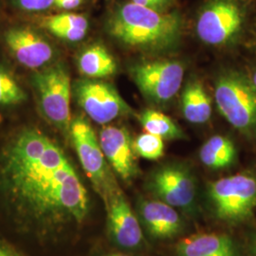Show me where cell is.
Instances as JSON below:
<instances>
[{"instance_id":"obj_5","label":"cell","mask_w":256,"mask_h":256,"mask_svg":"<svg viewBox=\"0 0 256 256\" xmlns=\"http://www.w3.org/2000/svg\"><path fill=\"white\" fill-rule=\"evenodd\" d=\"M209 196L220 220L236 223L247 220L256 208V178L238 174L209 185Z\"/></svg>"},{"instance_id":"obj_3","label":"cell","mask_w":256,"mask_h":256,"mask_svg":"<svg viewBox=\"0 0 256 256\" xmlns=\"http://www.w3.org/2000/svg\"><path fill=\"white\" fill-rule=\"evenodd\" d=\"M214 99L220 114L246 135L256 133V88L250 77L238 72L220 74Z\"/></svg>"},{"instance_id":"obj_16","label":"cell","mask_w":256,"mask_h":256,"mask_svg":"<svg viewBox=\"0 0 256 256\" xmlns=\"http://www.w3.org/2000/svg\"><path fill=\"white\" fill-rule=\"evenodd\" d=\"M40 25L54 36L70 42L82 40L90 27L88 20L84 14L70 12L43 16Z\"/></svg>"},{"instance_id":"obj_4","label":"cell","mask_w":256,"mask_h":256,"mask_svg":"<svg viewBox=\"0 0 256 256\" xmlns=\"http://www.w3.org/2000/svg\"><path fill=\"white\" fill-rule=\"evenodd\" d=\"M40 110L54 126L68 132L72 124V84L66 70L62 64H54L40 70L32 77Z\"/></svg>"},{"instance_id":"obj_25","label":"cell","mask_w":256,"mask_h":256,"mask_svg":"<svg viewBox=\"0 0 256 256\" xmlns=\"http://www.w3.org/2000/svg\"><path fill=\"white\" fill-rule=\"evenodd\" d=\"M84 0H54V8L63 12H70L81 7Z\"/></svg>"},{"instance_id":"obj_28","label":"cell","mask_w":256,"mask_h":256,"mask_svg":"<svg viewBox=\"0 0 256 256\" xmlns=\"http://www.w3.org/2000/svg\"><path fill=\"white\" fill-rule=\"evenodd\" d=\"M128 256L126 254H106V256Z\"/></svg>"},{"instance_id":"obj_13","label":"cell","mask_w":256,"mask_h":256,"mask_svg":"<svg viewBox=\"0 0 256 256\" xmlns=\"http://www.w3.org/2000/svg\"><path fill=\"white\" fill-rule=\"evenodd\" d=\"M104 202L108 229L114 241L120 247H138L142 240V230L124 194L119 189Z\"/></svg>"},{"instance_id":"obj_21","label":"cell","mask_w":256,"mask_h":256,"mask_svg":"<svg viewBox=\"0 0 256 256\" xmlns=\"http://www.w3.org/2000/svg\"><path fill=\"white\" fill-rule=\"evenodd\" d=\"M27 94L16 78L0 66V106H14L25 101Z\"/></svg>"},{"instance_id":"obj_17","label":"cell","mask_w":256,"mask_h":256,"mask_svg":"<svg viewBox=\"0 0 256 256\" xmlns=\"http://www.w3.org/2000/svg\"><path fill=\"white\" fill-rule=\"evenodd\" d=\"M208 93L200 81H190L182 96L183 116L188 122L200 124L208 122L212 114V104Z\"/></svg>"},{"instance_id":"obj_15","label":"cell","mask_w":256,"mask_h":256,"mask_svg":"<svg viewBox=\"0 0 256 256\" xmlns=\"http://www.w3.org/2000/svg\"><path fill=\"white\" fill-rule=\"evenodd\" d=\"M178 256H238L234 241L225 234H196L180 240L176 247Z\"/></svg>"},{"instance_id":"obj_26","label":"cell","mask_w":256,"mask_h":256,"mask_svg":"<svg viewBox=\"0 0 256 256\" xmlns=\"http://www.w3.org/2000/svg\"><path fill=\"white\" fill-rule=\"evenodd\" d=\"M0 256H23L9 243L0 238Z\"/></svg>"},{"instance_id":"obj_14","label":"cell","mask_w":256,"mask_h":256,"mask_svg":"<svg viewBox=\"0 0 256 256\" xmlns=\"http://www.w3.org/2000/svg\"><path fill=\"white\" fill-rule=\"evenodd\" d=\"M140 212L147 230L155 238H173L182 229V220L174 207L162 200L142 202Z\"/></svg>"},{"instance_id":"obj_29","label":"cell","mask_w":256,"mask_h":256,"mask_svg":"<svg viewBox=\"0 0 256 256\" xmlns=\"http://www.w3.org/2000/svg\"></svg>"},{"instance_id":"obj_8","label":"cell","mask_w":256,"mask_h":256,"mask_svg":"<svg viewBox=\"0 0 256 256\" xmlns=\"http://www.w3.org/2000/svg\"><path fill=\"white\" fill-rule=\"evenodd\" d=\"M184 66L176 60H155L133 66L130 74L144 96L155 104L170 101L182 84Z\"/></svg>"},{"instance_id":"obj_19","label":"cell","mask_w":256,"mask_h":256,"mask_svg":"<svg viewBox=\"0 0 256 256\" xmlns=\"http://www.w3.org/2000/svg\"><path fill=\"white\" fill-rule=\"evenodd\" d=\"M200 156L202 164L210 169H223L234 164L236 149L229 138L216 135L202 146Z\"/></svg>"},{"instance_id":"obj_18","label":"cell","mask_w":256,"mask_h":256,"mask_svg":"<svg viewBox=\"0 0 256 256\" xmlns=\"http://www.w3.org/2000/svg\"><path fill=\"white\" fill-rule=\"evenodd\" d=\"M78 68L88 78L101 79L116 74L117 64L104 46L95 44L84 48L79 55Z\"/></svg>"},{"instance_id":"obj_2","label":"cell","mask_w":256,"mask_h":256,"mask_svg":"<svg viewBox=\"0 0 256 256\" xmlns=\"http://www.w3.org/2000/svg\"><path fill=\"white\" fill-rule=\"evenodd\" d=\"M111 36L138 50H167L180 41L182 18L178 12H160L131 1L114 10L106 22Z\"/></svg>"},{"instance_id":"obj_11","label":"cell","mask_w":256,"mask_h":256,"mask_svg":"<svg viewBox=\"0 0 256 256\" xmlns=\"http://www.w3.org/2000/svg\"><path fill=\"white\" fill-rule=\"evenodd\" d=\"M4 41L14 58L27 68L40 70L54 57V46L30 28H10L4 32Z\"/></svg>"},{"instance_id":"obj_23","label":"cell","mask_w":256,"mask_h":256,"mask_svg":"<svg viewBox=\"0 0 256 256\" xmlns=\"http://www.w3.org/2000/svg\"><path fill=\"white\" fill-rule=\"evenodd\" d=\"M14 8L27 14H40L54 8V0H10Z\"/></svg>"},{"instance_id":"obj_24","label":"cell","mask_w":256,"mask_h":256,"mask_svg":"<svg viewBox=\"0 0 256 256\" xmlns=\"http://www.w3.org/2000/svg\"><path fill=\"white\" fill-rule=\"evenodd\" d=\"M131 2L146 7L148 9L154 10L160 12H171L170 10L174 5V0H130Z\"/></svg>"},{"instance_id":"obj_10","label":"cell","mask_w":256,"mask_h":256,"mask_svg":"<svg viewBox=\"0 0 256 256\" xmlns=\"http://www.w3.org/2000/svg\"><path fill=\"white\" fill-rule=\"evenodd\" d=\"M149 189L158 198L173 207L185 208L196 198V182L191 173L180 165H165L152 174Z\"/></svg>"},{"instance_id":"obj_27","label":"cell","mask_w":256,"mask_h":256,"mask_svg":"<svg viewBox=\"0 0 256 256\" xmlns=\"http://www.w3.org/2000/svg\"><path fill=\"white\" fill-rule=\"evenodd\" d=\"M250 79H252V81L254 84V86L256 88V68L254 70V72H252V74Z\"/></svg>"},{"instance_id":"obj_22","label":"cell","mask_w":256,"mask_h":256,"mask_svg":"<svg viewBox=\"0 0 256 256\" xmlns=\"http://www.w3.org/2000/svg\"><path fill=\"white\" fill-rule=\"evenodd\" d=\"M136 155L150 160L160 158L164 154V138L151 133H144L133 140Z\"/></svg>"},{"instance_id":"obj_1","label":"cell","mask_w":256,"mask_h":256,"mask_svg":"<svg viewBox=\"0 0 256 256\" xmlns=\"http://www.w3.org/2000/svg\"><path fill=\"white\" fill-rule=\"evenodd\" d=\"M0 180L10 207L44 232L68 221L81 223L88 212L84 186L61 148L36 129L14 138L1 158Z\"/></svg>"},{"instance_id":"obj_9","label":"cell","mask_w":256,"mask_h":256,"mask_svg":"<svg viewBox=\"0 0 256 256\" xmlns=\"http://www.w3.org/2000/svg\"><path fill=\"white\" fill-rule=\"evenodd\" d=\"M74 95L86 114L99 124H106L132 113L117 90L97 79H82L74 84Z\"/></svg>"},{"instance_id":"obj_7","label":"cell","mask_w":256,"mask_h":256,"mask_svg":"<svg viewBox=\"0 0 256 256\" xmlns=\"http://www.w3.org/2000/svg\"><path fill=\"white\" fill-rule=\"evenodd\" d=\"M245 21V10L238 0H208L200 10L196 32L202 42L223 46L236 39Z\"/></svg>"},{"instance_id":"obj_20","label":"cell","mask_w":256,"mask_h":256,"mask_svg":"<svg viewBox=\"0 0 256 256\" xmlns=\"http://www.w3.org/2000/svg\"><path fill=\"white\" fill-rule=\"evenodd\" d=\"M140 122L147 133L156 135L164 140H176L184 137L182 129L174 120L160 112L146 110L140 116Z\"/></svg>"},{"instance_id":"obj_6","label":"cell","mask_w":256,"mask_h":256,"mask_svg":"<svg viewBox=\"0 0 256 256\" xmlns=\"http://www.w3.org/2000/svg\"><path fill=\"white\" fill-rule=\"evenodd\" d=\"M70 134L84 171L97 192L106 200L120 188L110 172L94 130L86 120L77 117L72 122Z\"/></svg>"},{"instance_id":"obj_12","label":"cell","mask_w":256,"mask_h":256,"mask_svg":"<svg viewBox=\"0 0 256 256\" xmlns=\"http://www.w3.org/2000/svg\"><path fill=\"white\" fill-rule=\"evenodd\" d=\"M99 142L106 160L124 180H130L137 174L133 140L126 128L104 126Z\"/></svg>"}]
</instances>
